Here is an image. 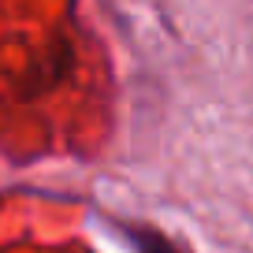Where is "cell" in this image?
I'll return each mask as SVG.
<instances>
[{
  "mask_svg": "<svg viewBox=\"0 0 253 253\" xmlns=\"http://www.w3.org/2000/svg\"><path fill=\"white\" fill-rule=\"evenodd\" d=\"M126 238H130L134 253H179V246H171L160 231H153V227H130Z\"/></svg>",
  "mask_w": 253,
  "mask_h": 253,
  "instance_id": "obj_1",
  "label": "cell"
}]
</instances>
